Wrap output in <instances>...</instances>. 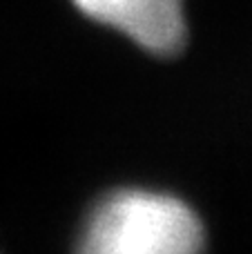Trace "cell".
I'll list each match as a JSON object with an SVG mask.
<instances>
[{"label":"cell","instance_id":"cell-1","mask_svg":"<svg viewBox=\"0 0 252 254\" xmlns=\"http://www.w3.org/2000/svg\"><path fill=\"white\" fill-rule=\"evenodd\" d=\"M203 228L188 205L152 192H121L89 216L80 250L89 254H190Z\"/></svg>","mask_w":252,"mask_h":254},{"label":"cell","instance_id":"cell-2","mask_svg":"<svg viewBox=\"0 0 252 254\" xmlns=\"http://www.w3.org/2000/svg\"><path fill=\"white\" fill-rule=\"evenodd\" d=\"M74 4L159 56L177 54L186 43L183 0H74Z\"/></svg>","mask_w":252,"mask_h":254}]
</instances>
